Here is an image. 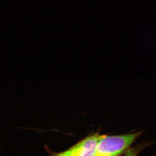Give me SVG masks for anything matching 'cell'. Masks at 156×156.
<instances>
[{"mask_svg": "<svg viewBox=\"0 0 156 156\" xmlns=\"http://www.w3.org/2000/svg\"><path fill=\"white\" fill-rule=\"evenodd\" d=\"M142 132L119 135H101L95 156H118L127 150Z\"/></svg>", "mask_w": 156, "mask_h": 156, "instance_id": "obj_1", "label": "cell"}, {"mask_svg": "<svg viewBox=\"0 0 156 156\" xmlns=\"http://www.w3.org/2000/svg\"><path fill=\"white\" fill-rule=\"evenodd\" d=\"M101 137L99 134H94L80 141L69 149V156H95Z\"/></svg>", "mask_w": 156, "mask_h": 156, "instance_id": "obj_2", "label": "cell"}, {"mask_svg": "<svg viewBox=\"0 0 156 156\" xmlns=\"http://www.w3.org/2000/svg\"><path fill=\"white\" fill-rule=\"evenodd\" d=\"M141 147H137L136 148H132L129 149L126 153L124 156H137L138 155V153L140 152Z\"/></svg>", "mask_w": 156, "mask_h": 156, "instance_id": "obj_3", "label": "cell"}, {"mask_svg": "<svg viewBox=\"0 0 156 156\" xmlns=\"http://www.w3.org/2000/svg\"><path fill=\"white\" fill-rule=\"evenodd\" d=\"M70 156V150L65 151V152H62L61 153L59 154L58 155H56L55 156Z\"/></svg>", "mask_w": 156, "mask_h": 156, "instance_id": "obj_4", "label": "cell"}]
</instances>
